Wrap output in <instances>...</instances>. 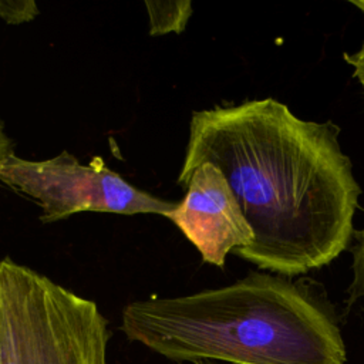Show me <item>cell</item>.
I'll return each mask as SVG.
<instances>
[{
  "instance_id": "6da1fadb",
  "label": "cell",
  "mask_w": 364,
  "mask_h": 364,
  "mask_svg": "<svg viewBox=\"0 0 364 364\" xmlns=\"http://www.w3.org/2000/svg\"><path fill=\"white\" fill-rule=\"evenodd\" d=\"M338 135L274 98L195 111L178 183L203 162L218 166L255 233L233 253L293 279L330 264L354 233L361 188Z\"/></svg>"
},
{
  "instance_id": "7a4b0ae2",
  "label": "cell",
  "mask_w": 364,
  "mask_h": 364,
  "mask_svg": "<svg viewBox=\"0 0 364 364\" xmlns=\"http://www.w3.org/2000/svg\"><path fill=\"white\" fill-rule=\"evenodd\" d=\"M128 340L178 363L346 364L331 309L310 279L250 272L218 289L127 304Z\"/></svg>"
},
{
  "instance_id": "3957f363",
  "label": "cell",
  "mask_w": 364,
  "mask_h": 364,
  "mask_svg": "<svg viewBox=\"0 0 364 364\" xmlns=\"http://www.w3.org/2000/svg\"><path fill=\"white\" fill-rule=\"evenodd\" d=\"M108 340L95 301L0 260V364H108Z\"/></svg>"
},
{
  "instance_id": "277c9868",
  "label": "cell",
  "mask_w": 364,
  "mask_h": 364,
  "mask_svg": "<svg viewBox=\"0 0 364 364\" xmlns=\"http://www.w3.org/2000/svg\"><path fill=\"white\" fill-rule=\"evenodd\" d=\"M0 182L33 199L41 209L43 222L84 210L166 216L176 205L138 189L100 156L84 165L67 151L40 161L11 155L0 168Z\"/></svg>"
},
{
  "instance_id": "5b68a950",
  "label": "cell",
  "mask_w": 364,
  "mask_h": 364,
  "mask_svg": "<svg viewBox=\"0 0 364 364\" xmlns=\"http://www.w3.org/2000/svg\"><path fill=\"white\" fill-rule=\"evenodd\" d=\"M186 193L166 213L205 263L223 267L226 256L252 245L255 233L225 175L210 162L198 165L183 185Z\"/></svg>"
},
{
  "instance_id": "8992f818",
  "label": "cell",
  "mask_w": 364,
  "mask_h": 364,
  "mask_svg": "<svg viewBox=\"0 0 364 364\" xmlns=\"http://www.w3.org/2000/svg\"><path fill=\"white\" fill-rule=\"evenodd\" d=\"M149 18V34L162 36L185 30L191 16L192 3L182 1H145Z\"/></svg>"
},
{
  "instance_id": "52a82bcc",
  "label": "cell",
  "mask_w": 364,
  "mask_h": 364,
  "mask_svg": "<svg viewBox=\"0 0 364 364\" xmlns=\"http://www.w3.org/2000/svg\"><path fill=\"white\" fill-rule=\"evenodd\" d=\"M353 236L355 237L357 243L351 250L353 280L347 287V309H350L360 299H364V230H354Z\"/></svg>"
},
{
  "instance_id": "ba28073f",
  "label": "cell",
  "mask_w": 364,
  "mask_h": 364,
  "mask_svg": "<svg viewBox=\"0 0 364 364\" xmlns=\"http://www.w3.org/2000/svg\"><path fill=\"white\" fill-rule=\"evenodd\" d=\"M38 7L31 0H0V18L9 24H20L33 20Z\"/></svg>"
},
{
  "instance_id": "9c48e42d",
  "label": "cell",
  "mask_w": 364,
  "mask_h": 364,
  "mask_svg": "<svg viewBox=\"0 0 364 364\" xmlns=\"http://www.w3.org/2000/svg\"><path fill=\"white\" fill-rule=\"evenodd\" d=\"M344 61L353 67V77L360 82L364 92V41L361 47L354 53H344Z\"/></svg>"
},
{
  "instance_id": "30bf717a",
  "label": "cell",
  "mask_w": 364,
  "mask_h": 364,
  "mask_svg": "<svg viewBox=\"0 0 364 364\" xmlns=\"http://www.w3.org/2000/svg\"><path fill=\"white\" fill-rule=\"evenodd\" d=\"M11 155H14V152H13V142L9 138L7 132H6L4 122L0 119V168L4 165V162Z\"/></svg>"
},
{
  "instance_id": "8fae6325",
  "label": "cell",
  "mask_w": 364,
  "mask_h": 364,
  "mask_svg": "<svg viewBox=\"0 0 364 364\" xmlns=\"http://www.w3.org/2000/svg\"><path fill=\"white\" fill-rule=\"evenodd\" d=\"M350 4L355 6L358 10H361L364 13V0H351Z\"/></svg>"
},
{
  "instance_id": "7c38bea8",
  "label": "cell",
  "mask_w": 364,
  "mask_h": 364,
  "mask_svg": "<svg viewBox=\"0 0 364 364\" xmlns=\"http://www.w3.org/2000/svg\"><path fill=\"white\" fill-rule=\"evenodd\" d=\"M195 364H229V363H218V361H199Z\"/></svg>"
}]
</instances>
